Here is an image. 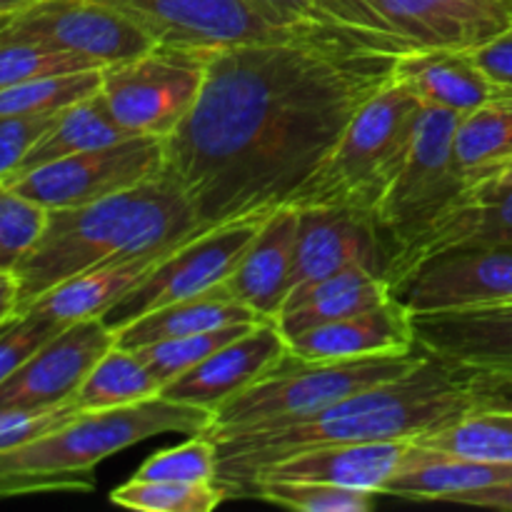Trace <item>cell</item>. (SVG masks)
Wrapping results in <instances>:
<instances>
[{
	"mask_svg": "<svg viewBox=\"0 0 512 512\" xmlns=\"http://www.w3.org/2000/svg\"><path fill=\"white\" fill-rule=\"evenodd\" d=\"M508 480H512V463L460 458L413 443L405 455V463L385 485L383 495L453 503L458 495L493 488Z\"/></svg>",
	"mask_w": 512,
	"mask_h": 512,
	"instance_id": "d4e9b609",
	"label": "cell"
},
{
	"mask_svg": "<svg viewBox=\"0 0 512 512\" xmlns=\"http://www.w3.org/2000/svg\"><path fill=\"white\" fill-rule=\"evenodd\" d=\"M270 20L280 25H300L315 20L313 0H250Z\"/></svg>",
	"mask_w": 512,
	"mask_h": 512,
	"instance_id": "7bdbcfd3",
	"label": "cell"
},
{
	"mask_svg": "<svg viewBox=\"0 0 512 512\" xmlns=\"http://www.w3.org/2000/svg\"><path fill=\"white\" fill-rule=\"evenodd\" d=\"M228 500L218 483L130 478L110 493V503L138 512H210Z\"/></svg>",
	"mask_w": 512,
	"mask_h": 512,
	"instance_id": "d6a6232c",
	"label": "cell"
},
{
	"mask_svg": "<svg viewBox=\"0 0 512 512\" xmlns=\"http://www.w3.org/2000/svg\"><path fill=\"white\" fill-rule=\"evenodd\" d=\"M48 210L0 180V270H15L43 233Z\"/></svg>",
	"mask_w": 512,
	"mask_h": 512,
	"instance_id": "74e56055",
	"label": "cell"
},
{
	"mask_svg": "<svg viewBox=\"0 0 512 512\" xmlns=\"http://www.w3.org/2000/svg\"><path fill=\"white\" fill-rule=\"evenodd\" d=\"M115 3L143 20L163 45L225 48V45L283 38L298 28V25L275 23L250 0H115Z\"/></svg>",
	"mask_w": 512,
	"mask_h": 512,
	"instance_id": "9a60e30c",
	"label": "cell"
},
{
	"mask_svg": "<svg viewBox=\"0 0 512 512\" xmlns=\"http://www.w3.org/2000/svg\"><path fill=\"white\" fill-rule=\"evenodd\" d=\"M410 445L413 443H408V440H388V443H348L310 448L270 465L255 478V483H260V480H300V483H328L383 495L385 485L393 480L400 465L405 463Z\"/></svg>",
	"mask_w": 512,
	"mask_h": 512,
	"instance_id": "44dd1931",
	"label": "cell"
},
{
	"mask_svg": "<svg viewBox=\"0 0 512 512\" xmlns=\"http://www.w3.org/2000/svg\"><path fill=\"white\" fill-rule=\"evenodd\" d=\"M395 60L320 20L215 48L193 110L165 138V170L200 233L288 205L353 115L393 80Z\"/></svg>",
	"mask_w": 512,
	"mask_h": 512,
	"instance_id": "6da1fadb",
	"label": "cell"
},
{
	"mask_svg": "<svg viewBox=\"0 0 512 512\" xmlns=\"http://www.w3.org/2000/svg\"><path fill=\"white\" fill-rule=\"evenodd\" d=\"M0 20H3V18H0Z\"/></svg>",
	"mask_w": 512,
	"mask_h": 512,
	"instance_id": "681fc988",
	"label": "cell"
},
{
	"mask_svg": "<svg viewBox=\"0 0 512 512\" xmlns=\"http://www.w3.org/2000/svg\"><path fill=\"white\" fill-rule=\"evenodd\" d=\"M480 248H512V180L485 178L470 185L468 195L395 270L390 288L398 293L435 255Z\"/></svg>",
	"mask_w": 512,
	"mask_h": 512,
	"instance_id": "d6986e66",
	"label": "cell"
},
{
	"mask_svg": "<svg viewBox=\"0 0 512 512\" xmlns=\"http://www.w3.org/2000/svg\"><path fill=\"white\" fill-rule=\"evenodd\" d=\"M288 350L303 360H350L415 350L413 313L395 295L385 305L288 338Z\"/></svg>",
	"mask_w": 512,
	"mask_h": 512,
	"instance_id": "7402d4cb",
	"label": "cell"
},
{
	"mask_svg": "<svg viewBox=\"0 0 512 512\" xmlns=\"http://www.w3.org/2000/svg\"><path fill=\"white\" fill-rule=\"evenodd\" d=\"M423 448L473 460L512 463V403H495L465 415L450 428L415 440Z\"/></svg>",
	"mask_w": 512,
	"mask_h": 512,
	"instance_id": "4dcf8cb0",
	"label": "cell"
},
{
	"mask_svg": "<svg viewBox=\"0 0 512 512\" xmlns=\"http://www.w3.org/2000/svg\"><path fill=\"white\" fill-rule=\"evenodd\" d=\"M455 163L475 185L512 163V93L498 95L460 118L453 140Z\"/></svg>",
	"mask_w": 512,
	"mask_h": 512,
	"instance_id": "83f0119b",
	"label": "cell"
},
{
	"mask_svg": "<svg viewBox=\"0 0 512 512\" xmlns=\"http://www.w3.org/2000/svg\"><path fill=\"white\" fill-rule=\"evenodd\" d=\"M133 478L175 480V483H215L218 478V448L208 433H195L183 445L160 450L145 460Z\"/></svg>",
	"mask_w": 512,
	"mask_h": 512,
	"instance_id": "8d00e7d4",
	"label": "cell"
},
{
	"mask_svg": "<svg viewBox=\"0 0 512 512\" xmlns=\"http://www.w3.org/2000/svg\"><path fill=\"white\" fill-rule=\"evenodd\" d=\"M165 168V138L133 135L105 148L75 153L28 173L10 175L5 183L45 210L75 208L110 198L155 178Z\"/></svg>",
	"mask_w": 512,
	"mask_h": 512,
	"instance_id": "7c38bea8",
	"label": "cell"
},
{
	"mask_svg": "<svg viewBox=\"0 0 512 512\" xmlns=\"http://www.w3.org/2000/svg\"><path fill=\"white\" fill-rule=\"evenodd\" d=\"M388 260V245L370 215L343 208H298L293 290L355 265L385 278Z\"/></svg>",
	"mask_w": 512,
	"mask_h": 512,
	"instance_id": "e0dca14e",
	"label": "cell"
},
{
	"mask_svg": "<svg viewBox=\"0 0 512 512\" xmlns=\"http://www.w3.org/2000/svg\"><path fill=\"white\" fill-rule=\"evenodd\" d=\"M83 410L73 403L58 405V408L28 410V408H0V453L23 448L43 435L53 433L60 425L73 420Z\"/></svg>",
	"mask_w": 512,
	"mask_h": 512,
	"instance_id": "ab89813d",
	"label": "cell"
},
{
	"mask_svg": "<svg viewBox=\"0 0 512 512\" xmlns=\"http://www.w3.org/2000/svg\"><path fill=\"white\" fill-rule=\"evenodd\" d=\"M260 315L253 313L248 305L233 300L223 290L215 288L210 293L195 295V298L180 300V303L163 305L153 313L140 315L138 320L125 328L115 330V345L128 350L145 348V345L160 343V340L185 338V335L208 333V330L228 328V325L260 323Z\"/></svg>",
	"mask_w": 512,
	"mask_h": 512,
	"instance_id": "4316f807",
	"label": "cell"
},
{
	"mask_svg": "<svg viewBox=\"0 0 512 512\" xmlns=\"http://www.w3.org/2000/svg\"><path fill=\"white\" fill-rule=\"evenodd\" d=\"M60 330H63L60 325L28 313V310L8 315L0 323V385Z\"/></svg>",
	"mask_w": 512,
	"mask_h": 512,
	"instance_id": "f35d334b",
	"label": "cell"
},
{
	"mask_svg": "<svg viewBox=\"0 0 512 512\" xmlns=\"http://www.w3.org/2000/svg\"><path fill=\"white\" fill-rule=\"evenodd\" d=\"M215 48L155 45L103 68L100 95L110 115L133 135L168 138L193 110Z\"/></svg>",
	"mask_w": 512,
	"mask_h": 512,
	"instance_id": "9c48e42d",
	"label": "cell"
},
{
	"mask_svg": "<svg viewBox=\"0 0 512 512\" xmlns=\"http://www.w3.org/2000/svg\"><path fill=\"white\" fill-rule=\"evenodd\" d=\"M113 345L115 333L103 318L68 325L0 385V408L43 410L70 403Z\"/></svg>",
	"mask_w": 512,
	"mask_h": 512,
	"instance_id": "5bb4252c",
	"label": "cell"
},
{
	"mask_svg": "<svg viewBox=\"0 0 512 512\" xmlns=\"http://www.w3.org/2000/svg\"><path fill=\"white\" fill-rule=\"evenodd\" d=\"M213 413L173 400L150 398L125 408L75 415L53 433L0 453V498L40 490H88L90 470L110 455L165 433H205Z\"/></svg>",
	"mask_w": 512,
	"mask_h": 512,
	"instance_id": "277c9868",
	"label": "cell"
},
{
	"mask_svg": "<svg viewBox=\"0 0 512 512\" xmlns=\"http://www.w3.org/2000/svg\"><path fill=\"white\" fill-rule=\"evenodd\" d=\"M60 113L0 115V180H8L20 168L25 155L48 133Z\"/></svg>",
	"mask_w": 512,
	"mask_h": 512,
	"instance_id": "60d3db41",
	"label": "cell"
},
{
	"mask_svg": "<svg viewBox=\"0 0 512 512\" xmlns=\"http://www.w3.org/2000/svg\"><path fill=\"white\" fill-rule=\"evenodd\" d=\"M440 360L425 355L403 378L373 385L338 400L308 418L260 425L213 438L218 448L215 483L228 498H248L255 478L278 460L310 448L348 443L415 440L450 428L465 415L488 405L505 403Z\"/></svg>",
	"mask_w": 512,
	"mask_h": 512,
	"instance_id": "7a4b0ae2",
	"label": "cell"
},
{
	"mask_svg": "<svg viewBox=\"0 0 512 512\" xmlns=\"http://www.w3.org/2000/svg\"><path fill=\"white\" fill-rule=\"evenodd\" d=\"M250 498L300 512H368L378 493L340 488L328 483H300V480H260L250 490Z\"/></svg>",
	"mask_w": 512,
	"mask_h": 512,
	"instance_id": "836d02e7",
	"label": "cell"
},
{
	"mask_svg": "<svg viewBox=\"0 0 512 512\" xmlns=\"http://www.w3.org/2000/svg\"><path fill=\"white\" fill-rule=\"evenodd\" d=\"M3 23V20H0ZM100 68L83 55L58 50L38 40H20L0 35V88L48 78V75L78 73V70Z\"/></svg>",
	"mask_w": 512,
	"mask_h": 512,
	"instance_id": "e575fe53",
	"label": "cell"
},
{
	"mask_svg": "<svg viewBox=\"0 0 512 512\" xmlns=\"http://www.w3.org/2000/svg\"><path fill=\"white\" fill-rule=\"evenodd\" d=\"M395 80L428 108L455 110L460 115L508 93L485 75L473 50L463 48H433L398 55Z\"/></svg>",
	"mask_w": 512,
	"mask_h": 512,
	"instance_id": "603a6c76",
	"label": "cell"
},
{
	"mask_svg": "<svg viewBox=\"0 0 512 512\" xmlns=\"http://www.w3.org/2000/svg\"><path fill=\"white\" fill-rule=\"evenodd\" d=\"M423 358L425 353L418 348L350 360H303L288 350L268 375L225 403L215 413L213 428L205 433L210 438H223L238 430L308 418L348 395L403 378L423 363Z\"/></svg>",
	"mask_w": 512,
	"mask_h": 512,
	"instance_id": "52a82bcc",
	"label": "cell"
},
{
	"mask_svg": "<svg viewBox=\"0 0 512 512\" xmlns=\"http://www.w3.org/2000/svg\"><path fill=\"white\" fill-rule=\"evenodd\" d=\"M0 323H3V320H0Z\"/></svg>",
	"mask_w": 512,
	"mask_h": 512,
	"instance_id": "c3c4849f",
	"label": "cell"
},
{
	"mask_svg": "<svg viewBox=\"0 0 512 512\" xmlns=\"http://www.w3.org/2000/svg\"><path fill=\"white\" fill-rule=\"evenodd\" d=\"M295 243L298 208L280 205L263 220L258 235L220 290L248 305L263 320H275L293 290Z\"/></svg>",
	"mask_w": 512,
	"mask_h": 512,
	"instance_id": "ffe728a7",
	"label": "cell"
},
{
	"mask_svg": "<svg viewBox=\"0 0 512 512\" xmlns=\"http://www.w3.org/2000/svg\"><path fill=\"white\" fill-rule=\"evenodd\" d=\"M265 218L268 213H255L215 225L165 253L138 280V285L105 313L103 320L108 328L115 333L138 320L140 315L153 313L163 305L180 303L220 288L253 243Z\"/></svg>",
	"mask_w": 512,
	"mask_h": 512,
	"instance_id": "30bf717a",
	"label": "cell"
},
{
	"mask_svg": "<svg viewBox=\"0 0 512 512\" xmlns=\"http://www.w3.org/2000/svg\"><path fill=\"white\" fill-rule=\"evenodd\" d=\"M423 103L398 80L373 95L288 205L343 208L378 218L398 183L418 128Z\"/></svg>",
	"mask_w": 512,
	"mask_h": 512,
	"instance_id": "5b68a950",
	"label": "cell"
},
{
	"mask_svg": "<svg viewBox=\"0 0 512 512\" xmlns=\"http://www.w3.org/2000/svg\"><path fill=\"white\" fill-rule=\"evenodd\" d=\"M460 118L463 115L455 110L428 105L420 110L408 163L375 218L390 253L388 283L403 260L468 195L470 185L458 170L453 150Z\"/></svg>",
	"mask_w": 512,
	"mask_h": 512,
	"instance_id": "ba28073f",
	"label": "cell"
},
{
	"mask_svg": "<svg viewBox=\"0 0 512 512\" xmlns=\"http://www.w3.org/2000/svg\"><path fill=\"white\" fill-rule=\"evenodd\" d=\"M288 353V338L278 328V320H263L248 333L230 340L210 358L190 368L163 388V398L173 403L218 413L225 403L258 383Z\"/></svg>",
	"mask_w": 512,
	"mask_h": 512,
	"instance_id": "ac0fdd59",
	"label": "cell"
},
{
	"mask_svg": "<svg viewBox=\"0 0 512 512\" xmlns=\"http://www.w3.org/2000/svg\"><path fill=\"white\" fill-rule=\"evenodd\" d=\"M38 3V0H0V18H8V15L20 13L28 5Z\"/></svg>",
	"mask_w": 512,
	"mask_h": 512,
	"instance_id": "bcb514c9",
	"label": "cell"
},
{
	"mask_svg": "<svg viewBox=\"0 0 512 512\" xmlns=\"http://www.w3.org/2000/svg\"><path fill=\"white\" fill-rule=\"evenodd\" d=\"M395 293L383 275L368 268H345L318 283L295 288L275 320L285 338L365 313L393 300Z\"/></svg>",
	"mask_w": 512,
	"mask_h": 512,
	"instance_id": "cb8c5ba5",
	"label": "cell"
},
{
	"mask_svg": "<svg viewBox=\"0 0 512 512\" xmlns=\"http://www.w3.org/2000/svg\"><path fill=\"white\" fill-rule=\"evenodd\" d=\"M475 60L498 88L512 93V25L488 43L473 48Z\"/></svg>",
	"mask_w": 512,
	"mask_h": 512,
	"instance_id": "b9f144b4",
	"label": "cell"
},
{
	"mask_svg": "<svg viewBox=\"0 0 512 512\" xmlns=\"http://www.w3.org/2000/svg\"><path fill=\"white\" fill-rule=\"evenodd\" d=\"M263 323V320H260ZM253 325L258 323H243V325H228V328L208 330V333H195L185 335V338H173V340H160V343L145 345L138 348L135 353L145 360L150 370L158 375V380L165 385L170 380L180 378L183 373H188L190 368H195L198 363H203L205 358L220 350L223 345H228L230 340L240 338L243 333H248Z\"/></svg>",
	"mask_w": 512,
	"mask_h": 512,
	"instance_id": "d590c367",
	"label": "cell"
},
{
	"mask_svg": "<svg viewBox=\"0 0 512 512\" xmlns=\"http://www.w3.org/2000/svg\"><path fill=\"white\" fill-rule=\"evenodd\" d=\"M410 313L512 303V248L453 250L430 258L398 290Z\"/></svg>",
	"mask_w": 512,
	"mask_h": 512,
	"instance_id": "2e32d148",
	"label": "cell"
},
{
	"mask_svg": "<svg viewBox=\"0 0 512 512\" xmlns=\"http://www.w3.org/2000/svg\"><path fill=\"white\" fill-rule=\"evenodd\" d=\"M493 178H503V180H512V163L505 165L503 170H500L498 175H493Z\"/></svg>",
	"mask_w": 512,
	"mask_h": 512,
	"instance_id": "7dc6e473",
	"label": "cell"
},
{
	"mask_svg": "<svg viewBox=\"0 0 512 512\" xmlns=\"http://www.w3.org/2000/svg\"><path fill=\"white\" fill-rule=\"evenodd\" d=\"M160 393H163V383L145 365V360L135 350L113 345L95 363V368L90 370V375L70 403L83 413H90V410H110L143 403V400L158 398Z\"/></svg>",
	"mask_w": 512,
	"mask_h": 512,
	"instance_id": "f546056e",
	"label": "cell"
},
{
	"mask_svg": "<svg viewBox=\"0 0 512 512\" xmlns=\"http://www.w3.org/2000/svg\"><path fill=\"white\" fill-rule=\"evenodd\" d=\"M0 35L38 40L100 68L148 53L160 40L115 0H38L0 23Z\"/></svg>",
	"mask_w": 512,
	"mask_h": 512,
	"instance_id": "8fae6325",
	"label": "cell"
},
{
	"mask_svg": "<svg viewBox=\"0 0 512 512\" xmlns=\"http://www.w3.org/2000/svg\"><path fill=\"white\" fill-rule=\"evenodd\" d=\"M133 138L130 130H125L118 120L110 115L105 98L100 90L80 103L70 105L58 115L48 133L35 143V148L25 155L20 168L13 175L28 173L38 165L53 163L58 158H68L75 153H88V150L105 148V145L120 143V140Z\"/></svg>",
	"mask_w": 512,
	"mask_h": 512,
	"instance_id": "f1b7e54d",
	"label": "cell"
},
{
	"mask_svg": "<svg viewBox=\"0 0 512 512\" xmlns=\"http://www.w3.org/2000/svg\"><path fill=\"white\" fill-rule=\"evenodd\" d=\"M195 233H200L198 215L165 168L110 198L48 210L43 233L15 268L20 285L15 313L73 275L165 253Z\"/></svg>",
	"mask_w": 512,
	"mask_h": 512,
	"instance_id": "3957f363",
	"label": "cell"
},
{
	"mask_svg": "<svg viewBox=\"0 0 512 512\" xmlns=\"http://www.w3.org/2000/svg\"><path fill=\"white\" fill-rule=\"evenodd\" d=\"M453 503L460 505H478V508H495V510H512V480L508 483L493 485V488L475 490V493L458 495Z\"/></svg>",
	"mask_w": 512,
	"mask_h": 512,
	"instance_id": "ee69618b",
	"label": "cell"
},
{
	"mask_svg": "<svg viewBox=\"0 0 512 512\" xmlns=\"http://www.w3.org/2000/svg\"><path fill=\"white\" fill-rule=\"evenodd\" d=\"M18 293L20 285L15 270H0V320L15 313V308H18Z\"/></svg>",
	"mask_w": 512,
	"mask_h": 512,
	"instance_id": "f6af8a7d",
	"label": "cell"
},
{
	"mask_svg": "<svg viewBox=\"0 0 512 512\" xmlns=\"http://www.w3.org/2000/svg\"><path fill=\"white\" fill-rule=\"evenodd\" d=\"M165 253H170V250H165ZM165 253H150L143 258L125 260V263L85 270V273L73 275V278L50 288L25 310L60 325V328H68L80 320L105 318V313L115 303H120Z\"/></svg>",
	"mask_w": 512,
	"mask_h": 512,
	"instance_id": "484cf974",
	"label": "cell"
},
{
	"mask_svg": "<svg viewBox=\"0 0 512 512\" xmlns=\"http://www.w3.org/2000/svg\"><path fill=\"white\" fill-rule=\"evenodd\" d=\"M315 20L390 55L473 50L512 25V0H313Z\"/></svg>",
	"mask_w": 512,
	"mask_h": 512,
	"instance_id": "8992f818",
	"label": "cell"
},
{
	"mask_svg": "<svg viewBox=\"0 0 512 512\" xmlns=\"http://www.w3.org/2000/svg\"><path fill=\"white\" fill-rule=\"evenodd\" d=\"M103 85V68L48 75L0 88V115H48L95 95Z\"/></svg>",
	"mask_w": 512,
	"mask_h": 512,
	"instance_id": "1f68e13d",
	"label": "cell"
},
{
	"mask_svg": "<svg viewBox=\"0 0 512 512\" xmlns=\"http://www.w3.org/2000/svg\"><path fill=\"white\" fill-rule=\"evenodd\" d=\"M415 348L493 393H512V303L413 313Z\"/></svg>",
	"mask_w": 512,
	"mask_h": 512,
	"instance_id": "4fadbf2b",
	"label": "cell"
}]
</instances>
